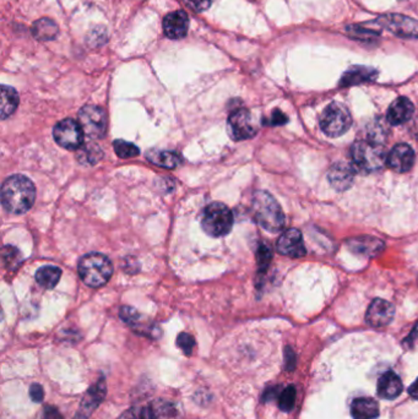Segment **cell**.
I'll use <instances>...</instances> for the list:
<instances>
[{"mask_svg": "<svg viewBox=\"0 0 418 419\" xmlns=\"http://www.w3.org/2000/svg\"><path fill=\"white\" fill-rule=\"evenodd\" d=\"M296 387L294 385L286 387L285 390H282L279 395V407L284 412H290L294 410V403H296Z\"/></svg>", "mask_w": 418, "mask_h": 419, "instance_id": "obj_32", "label": "cell"}, {"mask_svg": "<svg viewBox=\"0 0 418 419\" xmlns=\"http://www.w3.org/2000/svg\"><path fill=\"white\" fill-rule=\"evenodd\" d=\"M120 315L122 320L133 327L138 334L152 337V338H158L161 335L160 327L144 320L143 317L132 307H123L120 309Z\"/></svg>", "mask_w": 418, "mask_h": 419, "instance_id": "obj_17", "label": "cell"}, {"mask_svg": "<svg viewBox=\"0 0 418 419\" xmlns=\"http://www.w3.org/2000/svg\"><path fill=\"white\" fill-rule=\"evenodd\" d=\"M351 415L354 419H376L379 415V406L373 399L359 397L351 403Z\"/></svg>", "mask_w": 418, "mask_h": 419, "instance_id": "obj_23", "label": "cell"}, {"mask_svg": "<svg viewBox=\"0 0 418 419\" xmlns=\"http://www.w3.org/2000/svg\"><path fill=\"white\" fill-rule=\"evenodd\" d=\"M346 247L351 253L364 258H376L383 253L385 244L382 240L373 235H359L346 240Z\"/></svg>", "mask_w": 418, "mask_h": 419, "instance_id": "obj_11", "label": "cell"}, {"mask_svg": "<svg viewBox=\"0 0 418 419\" xmlns=\"http://www.w3.org/2000/svg\"><path fill=\"white\" fill-rule=\"evenodd\" d=\"M410 396L418 400V378L414 380V384L409 387Z\"/></svg>", "mask_w": 418, "mask_h": 419, "instance_id": "obj_42", "label": "cell"}, {"mask_svg": "<svg viewBox=\"0 0 418 419\" xmlns=\"http://www.w3.org/2000/svg\"><path fill=\"white\" fill-rule=\"evenodd\" d=\"M102 157H103V153H102L101 148L95 143L83 145L81 148H79L78 155H76V158L80 163L90 165V166L100 161Z\"/></svg>", "mask_w": 418, "mask_h": 419, "instance_id": "obj_29", "label": "cell"}, {"mask_svg": "<svg viewBox=\"0 0 418 419\" xmlns=\"http://www.w3.org/2000/svg\"><path fill=\"white\" fill-rule=\"evenodd\" d=\"M18 106V95L14 88L3 85L1 86V107H0V114L1 119L9 118L10 115L14 114Z\"/></svg>", "mask_w": 418, "mask_h": 419, "instance_id": "obj_26", "label": "cell"}, {"mask_svg": "<svg viewBox=\"0 0 418 419\" xmlns=\"http://www.w3.org/2000/svg\"><path fill=\"white\" fill-rule=\"evenodd\" d=\"M53 136L57 143L66 150H79L83 145V126L74 119H64L55 125Z\"/></svg>", "mask_w": 418, "mask_h": 419, "instance_id": "obj_8", "label": "cell"}, {"mask_svg": "<svg viewBox=\"0 0 418 419\" xmlns=\"http://www.w3.org/2000/svg\"><path fill=\"white\" fill-rule=\"evenodd\" d=\"M184 4L188 6L189 9L193 10L195 13H202L210 8L212 0H182Z\"/></svg>", "mask_w": 418, "mask_h": 419, "instance_id": "obj_36", "label": "cell"}, {"mask_svg": "<svg viewBox=\"0 0 418 419\" xmlns=\"http://www.w3.org/2000/svg\"><path fill=\"white\" fill-rule=\"evenodd\" d=\"M354 171L356 170L354 165L345 162H336L327 172V179L334 189L337 191H345L354 184Z\"/></svg>", "mask_w": 418, "mask_h": 419, "instance_id": "obj_16", "label": "cell"}, {"mask_svg": "<svg viewBox=\"0 0 418 419\" xmlns=\"http://www.w3.org/2000/svg\"><path fill=\"white\" fill-rule=\"evenodd\" d=\"M395 315V308L388 300H373L367 314H366V320L367 323L373 327H383L389 325L393 321Z\"/></svg>", "mask_w": 418, "mask_h": 419, "instance_id": "obj_14", "label": "cell"}, {"mask_svg": "<svg viewBox=\"0 0 418 419\" xmlns=\"http://www.w3.org/2000/svg\"><path fill=\"white\" fill-rule=\"evenodd\" d=\"M79 123L91 138H102L106 135L108 120L106 112L101 107L93 105L83 107L79 112Z\"/></svg>", "mask_w": 418, "mask_h": 419, "instance_id": "obj_7", "label": "cell"}, {"mask_svg": "<svg viewBox=\"0 0 418 419\" xmlns=\"http://www.w3.org/2000/svg\"><path fill=\"white\" fill-rule=\"evenodd\" d=\"M113 148H115V153L120 158H133L140 153L138 146H135L134 143H128L125 140H115Z\"/></svg>", "mask_w": 418, "mask_h": 419, "instance_id": "obj_31", "label": "cell"}, {"mask_svg": "<svg viewBox=\"0 0 418 419\" xmlns=\"http://www.w3.org/2000/svg\"><path fill=\"white\" fill-rule=\"evenodd\" d=\"M416 155L414 148L407 143H397L391 148L390 153L386 156V165L393 171L405 173L409 172L414 165Z\"/></svg>", "mask_w": 418, "mask_h": 419, "instance_id": "obj_13", "label": "cell"}, {"mask_svg": "<svg viewBox=\"0 0 418 419\" xmlns=\"http://www.w3.org/2000/svg\"><path fill=\"white\" fill-rule=\"evenodd\" d=\"M252 213L259 226L270 233H277L285 226V213L272 194L259 190L254 194Z\"/></svg>", "mask_w": 418, "mask_h": 419, "instance_id": "obj_2", "label": "cell"}, {"mask_svg": "<svg viewBox=\"0 0 418 419\" xmlns=\"http://www.w3.org/2000/svg\"><path fill=\"white\" fill-rule=\"evenodd\" d=\"M35 200L36 188L25 175H10L1 185V203L10 213L23 215L33 208Z\"/></svg>", "mask_w": 418, "mask_h": 419, "instance_id": "obj_1", "label": "cell"}, {"mask_svg": "<svg viewBox=\"0 0 418 419\" xmlns=\"http://www.w3.org/2000/svg\"><path fill=\"white\" fill-rule=\"evenodd\" d=\"M378 76V71L369 66H352L349 69L346 70L342 78H341L340 85L341 88H349V86H356V85H361V83H371L374 81Z\"/></svg>", "mask_w": 418, "mask_h": 419, "instance_id": "obj_20", "label": "cell"}, {"mask_svg": "<svg viewBox=\"0 0 418 419\" xmlns=\"http://www.w3.org/2000/svg\"><path fill=\"white\" fill-rule=\"evenodd\" d=\"M354 170L371 173L382 170L386 163L385 150L374 140H357L351 148Z\"/></svg>", "mask_w": 418, "mask_h": 419, "instance_id": "obj_4", "label": "cell"}, {"mask_svg": "<svg viewBox=\"0 0 418 419\" xmlns=\"http://www.w3.org/2000/svg\"><path fill=\"white\" fill-rule=\"evenodd\" d=\"M404 385L400 377L394 372H386L383 374L378 382V395L385 400H394L400 396Z\"/></svg>", "mask_w": 418, "mask_h": 419, "instance_id": "obj_21", "label": "cell"}, {"mask_svg": "<svg viewBox=\"0 0 418 419\" xmlns=\"http://www.w3.org/2000/svg\"><path fill=\"white\" fill-rule=\"evenodd\" d=\"M106 396V382L105 379H101L90 387V390L86 392L83 397V402L80 405L78 413L74 417V419H88L90 415L93 413L98 406L101 405L102 401Z\"/></svg>", "mask_w": 418, "mask_h": 419, "instance_id": "obj_15", "label": "cell"}, {"mask_svg": "<svg viewBox=\"0 0 418 419\" xmlns=\"http://www.w3.org/2000/svg\"><path fill=\"white\" fill-rule=\"evenodd\" d=\"M118 419H153V417H152L151 408L133 407L130 410L125 411Z\"/></svg>", "mask_w": 418, "mask_h": 419, "instance_id": "obj_34", "label": "cell"}, {"mask_svg": "<svg viewBox=\"0 0 418 419\" xmlns=\"http://www.w3.org/2000/svg\"><path fill=\"white\" fill-rule=\"evenodd\" d=\"M45 419H63V415L58 408H55L53 406H47L45 408Z\"/></svg>", "mask_w": 418, "mask_h": 419, "instance_id": "obj_39", "label": "cell"}, {"mask_svg": "<svg viewBox=\"0 0 418 419\" xmlns=\"http://www.w3.org/2000/svg\"><path fill=\"white\" fill-rule=\"evenodd\" d=\"M373 23H361V25H351L346 28V33L349 37L359 40V41L371 42L377 40L381 35L379 28H372Z\"/></svg>", "mask_w": 418, "mask_h": 419, "instance_id": "obj_24", "label": "cell"}, {"mask_svg": "<svg viewBox=\"0 0 418 419\" xmlns=\"http://www.w3.org/2000/svg\"><path fill=\"white\" fill-rule=\"evenodd\" d=\"M188 28V15L183 10L173 11L163 19V33L170 40H182L185 37Z\"/></svg>", "mask_w": 418, "mask_h": 419, "instance_id": "obj_18", "label": "cell"}, {"mask_svg": "<svg viewBox=\"0 0 418 419\" xmlns=\"http://www.w3.org/2000/svg\"><path fill=\"white\" fill-rule=\"evenodd\" d=\"M227 129L231 138L235 141H242L252 138L257 134V128L253 124L252 114L245 108H237L231 113L227 123Z\"/></svg>", "mask_w": 418, "mask_h": 419, "instance_id": "obj_10", "label": "cell"}, {"mask_svg": "<svg viewBox=\"0 0 418 419\" xmlns=\"http://www.w3.org/2000/svg\"><path fill=\"white\" fill-rule=\"evenodd\" d=\"M289 122L287 115L281 112L280 110H275L272 112V117L269 119H264V124L272 125V126H277V125H284Z\"/></svg>", "mask_w": 418, "mask_h": 419, "instance_id": "obj_37", "label": "cell"}, {"mask_svg": "<svg viewBox=\"0 0 418 419\" xmlns=\"http://www.w3.org/2000/svg\"><path fill=\"white\" fill-rule=\"evenodd\" d=\"M30 396L33 402H42L45 399V391H43V387L40 384H33L30 387Z\"/></svg>", "mask_w": 418, "mask_h": 419, "instance_id": "obj_38", "label": "cell"}, {"mask_svg": "<svg viewBox=\"0 0 418 419\" xmlns=\"http://www.w3.org/2000/svg\"><path fill=\"white\" fill-rule=\"evenodd\" d=\"M294 362H296V358H294V352L291 348H286V364H287L289 370H292L294 368V364H296Z\"/></svg>", "mask_w": 418, "mask_h": 419, "instance_id": "obj_41", "label": "cell"}, {"mask_svg": "<svg viewBox=\"0 0 418 419\" xmlns=\"http://www.w3.org/2000/svg\"><path fill=\"white\" fill-rule=\"evenodd\" d=\"M78 271L85 285L98 288L110 281L113 275V264L103 254H86L79 261Z\"/></svg>", "mask_w": 418, "mask_h": 419, "instance_id": "obj_3", "label": "cell"}, {"mask_svg": "<svg viewBox=\"0 0 418 419\" xmlns=\"http://www.w3.org/2000/svg\"><path fill=\"white\" fill-rule=\"evenodd\" d=\"M319 125L329 138H339L351 128L352 117L344 105L334 102L323 111Z\"/></svg>", "mask_w": 418, "mask_h": 419, "instance_id": "obj_6", "label": "cell"}, {"mask_svg": "<svg viewBox=\"0 0 418 419\" xmlns=\"http://www.w3.org/2000/svg\"><path fill=\"white\" fill-rule=\"evenodd\" d=\"M1 258H3V263L8 270H16L23 263L21 252L13 245H5L1 250Z\"/></svg>", "mask_w": 418, "mask_h": 419, "instance_id": "obj_30", "label": "cell"}, {"mask_svg": "<svg viewBox=\"0 0 418 419\" xmlns=\"http://www.w3.org/2000/svg\"><path fill=\"white\" fill-rule=\"evenodd\" d=\"M381 28L400 38H418L417 20L401 14H384L376 19Z\"/></svg>", "mask_w": 418, "mask_h": 419, "instance_id": "obj_9", "label": "cell"}, {"mask_svg": "<svg viewBox=\"0 0 418 419\" xmlns=\"http://www.w3.org/2000/svg\"><path fill=\"white\" fill-rule=\"evenodd\" d=\"M276 249L281 255L292 259L303 258L307 254L304 247L303 235L301 230L291 228L284 232L276 243Z\"/></svg>", "mask_w": 418, "mask_h": 419, "instance_id": "obj_12", "label": "cell"}, {"mask_svg": "<svg viewBox=\"0 0 418 419\" xmlns=\"http://www.w3.org/2000/svg\"><path fill=\"white\" fill-rule=\"evenodd\" d=\"M146 158L149 161L158 167H163L167 170H173L182 165L183 157L177 151L172 150H156L152 148L146 153Z\"/></svg>", "mask_w": 418, "mask_h": 419, "instance_id": "obj_22", "label": "cell"}, {"mask_svg": "<svg viewBox=\"0 0 418 419\" xmlns=\"http://www.w3.org/2000/svg\"><path fill=\"white\" fill-rule=\"evenodd\" d=\"M279 390H280V387H272V389H269L267 391L264 392V396H262V401L264 402H269V401L274 400L277 395H279Z\"/></svg>", "mask_w": 418, "mask_h": 419, "instance_id": "obj_40", "label": "cell"}, {"mask_svg": "<svg viewBox=\"0 0 418 419\" xmlns=\"http://www.w3.org/2000/svg\"><path fill=\"white\" fill-rule=\"evenodd\" d=\"M177 346L183 350L184 355H190L193 353L194 347H195V340L192 335H189L187 332H182L180 336L177 337Z\"/></svg>", "mask_w": 418, "mask_h": 419, "instance_id": "obj_35", "label": "cell"}, {"mask_svg": "<svg viewBox=\"0 0 418 419\" xmlns=\"http://www.w3.org/2000/svg\"><path fill=\"white\" fill-rule=\"evenodd\" d=\"M62 276V270L57 266H43L36 272V281L40 286L47 290L54 288Z\"/></svg>", "mask_w": 418, "mask_h": 419, "instance_id": "obj_28", "label": "cell"}, {"mask_svg": "<svg viewBox=\"0 0 418 419\" xmlns=\"http://www.w3.org/2000/svg\"><path fill=\"white\" fill-rule=\"evenodd\" d=\"M151 413L153 419H183L178 407L167 400H157L152 403Z\"/></svg>", "mask_w": 418, "mask_h": 419, "instance_id": "obj_25", "label": "cell"}, {"mask_svg": "<svg viewBox=\"0 0 418 419\" xmlns=\"http://www.w3.org/2000/svg\"><path fill=\"white\" fill-rule=\"evenodd\" d=\"M414 107L407 97H399L391 103L386 112V119L391 125H401L414 115Z\"/></svg>", "mask_w": 418, "mask_h": 419, "instance_id": "obj_19", "label": "cell"}, {"mask_svg": "<svg viewBox=\"0 0 418 419\" xmlns=\"http://www.w3.org/2000/svg\"><path fill=\"white\" fill-rule=\"evenodd\" d=\"M58 33H59V28H58L57 23L53 20L45 18V19L38 20V21L33 23V36L38 41H51V40H54Z\"/></svg>", "mask_w": 418, "mask_h": 419, "instance_id": "obj_27", "label": "cell"}, {"mask_svg": "<svg viewBox=\"0 0 418 419\" xmlns=\"http://www.w3.org/2000/svg\"><path fill=\"white\" fill-rule=\"evenodd\" d=\"M272 260V250L267 244L259 245L257 250V264L259 271H267Z\"/></svg>", "mask_w": 418, "mask_h": 419, "instance_id": "obj_33", "label": "cell"}, {"mask_svg": "<svg viewBox=\"0 0 418 419\" xmlns=\"http://www.w3.org/2000/svg\"><path fill=\"white\" fill-rule=\"evenodd\" d=\"M233 213L225 203H210L202 213V230L214 238H220L228 235L233 227Z\"/></svg>", "mask_w": 418, "mask_h": 419, "instance_id": "obj_5", "label": "cell"}]
</instances>
